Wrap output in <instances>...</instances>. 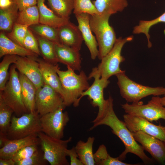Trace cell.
<instances>
[{"label":"cell","mask_w":165,"mask_h":165,"mask_svg":"<svg viewBox=\"0 0 165 165\" xmlns=\"http://www.w3.org/2000/svg\"><path fill=\"white\" fill-rule=\"evenodd\" d=\"M23 46L38 56L41 55L37 39L29 28L24 40Z\"/></svg>","instance_id":"37"},{"label":"cell","mask_w":165,"mask_h":165,"mask_svg":"<svg viewBox=\"0 0 165 165\" xmlns=\"http://www.w3.org/2000/svg\"><path fill=\"white\" fill-rule=\"evenodd\" d=\"M65 107L62 105L56 110L40 116L42 132L55 138H63L64 128L70 119L68 112L63 111Z\"/></svg>","instance_id":"10"},{"label":"cell","mask_w":165,"mask_h":165,"mask_svg":"<svg viewBox=\"0 0 165 165\" xmlns=\"http://www.w3.org/2000/svg\"><path fill=\"white\" fill-rule=\"evenodd\" d=\"M17 57V55H6L0 63V92L3 90L9 79V67L11 64L16 62Z\"/></svg>","instance_id":"33"},{"label":"cell","mask_w":165,"mask_h":165,"mask_svg":"<svg viewBox=\"0 0 165 165\" xmlns=\"http://www.w3.org/2000/svg\"><path fill=\"white\" fill-rule=\"evenodd\" d=\"M36 57L17 56L16 61L14 64L19 73L29 79L37 89L43 86L44 83Z\"/></svg>","instance_id":"15"},{"label":"cell","mask_w":165,"mask_h":165,"mask_svg":"<svg viewBox=\"0 0 165 165\" xmlns=\"http://www.w3.org/2000/svg\"><path fill=\"white\" fill-rule=\"evenodd\" d=\"M159 96H154L146 104L142 101L127 102L121 105L126 114L142 117L150 122L157 121L160 119L165 120V108L160 102Z\"/></svg>","instance_id":"9"},{"label":"cell","mask_w":165,"mask_h":165,"mask_svg":"<svg viewBox=\"0 0 165 165\" xmlns=\"http://www.w3.org/2000/svg\"><path fill=\"white\" fill-rule=\"evenodd\" d=\"M108 99V103L106 110L103 113L97 114L92 122L93 125L89 130L100 125L109 127L112 132L120 139L125 147V150L118 157L119 160H124L127 154L130 153L138 157L146 164L153 163V160L145 154L143 148L137 143L124 121L120 120L116 115L113 108L112 97L110 96Z\"/></svg>","instance_id":"1"},{"label":"cell","mask_w":165,"mask_h":165,"mask_svg":"<svg viewBox=\"0 0 165 165\" xmlns=\"http://www.w3.org/2000/svg\"><path fill=\"white\" fill-rule=\"evenodd\" d=\"M40 116L36 112L13 116L7 133L9 139L24 138L42 131Z\"/></svg>","instance_id":"8"},{"label":"cell","mask_w":165,"mask_h":165,"mask_svg":"<svg viewBox=\"0 0 165 165\" xmlns=\"http://www.w3.org/2000/svg\"><path fill=\"white\" fill-rule=\"evenodd\" d=\"M58 62L69 66L74 71L80 72L81 59L79 51L61 43L54 42Z\"/></svg>","instance_id":"16"},{"label":"cell","mask_w":165,"mask_h":165,"mask_svg":"<svg viewBox=\"0 0 165 165\" xmlns=\"http://www.w3.org/2000/svg\"><path fill=\"white\" fill-rule=\"evenodd\" d=\"M111 15L107 13L90 15V24L95 35L98 47V57L101 60L112 50L117 39L109 23Z\"/></svg>","instance_id":"3"},{"label":"cell","mask_w":165,"mask_h":165,"mask_svg":"<svg viewBox=\"0 0 165 165\" xmlns=\"http://www.w3.org/2000/svg\"><path fill=\"white\" fill-rule=\"evenodd\" d=\"M16 23L29 27L39 24V14L37 6H33L19 11Z\"/></svg>","instance_id":"29"},{"label":"cell","mask_w":165,"mask_h":165,"mask_svg":"<svg viewBox=\"0 0 165 165\" xmlns=\"http://www.w3.org/2000/svg\"><path fill=\"white\" fill-rule=\"evenodd\" d=\"M38 41L41 54L46 61L56 65L58 62L55 52L54 42L41 36L35 35Z\"/></svg>","instance_id":"28"},{"label":"cell","mask_w":165,"mask_h":165,"mask_svg":"<svg viewBox=\"0 0 165 165\" xmlns=\"http://www.w3.org/2000/svg\"><path fill=\"white\" fill-rule=\"evenodd\" d=\"M40 142L37 134L16 139H9L0 149V158L12 159L14 154L24 147L29 145L38 144Z\"/></svg>","instance_id":"19"},{"label":"cell","mask_w":165,"mask_h":165,"mask_svg":"<svg viewBox=\"0 0 165 165\" xmlns=\"http://www.w3.org/2000/svg\"><path fill=\"white\" fill-rule=\"evenodd\" d=\"M159 100L160 103L163 106H165V95L162 97H159Z\"/></svg>","instance_id":"45"},{"label":"cell","mask_w":165,"mask_h":165,"mask_svg":"<svg viewBox=\"0 0 165 165\" xmlns=\"http://www.w3.org/2000/svg\"><path fill=\"white\" fill-rule=\"evenodd\" d=\"M116 76L121 95L127 102H138L150 95H165V87H151L138 83L129 78L126 75L125 72Z\"/></svg>","instance_id":"4"},{"label":"cell","mask_w":165,"mask_h":165,"mask_svg":"<svg viewBox=\"0 0 165 165\" xmlns=\"http://www.w3.org/2000/svg\"><path fill=\"white\" fill-rule=\"evenodd\" d=\"M13 112V109L0 96V132L7 134Z\"/></svg>","instance_id":"32"},{"label":"cell","mask_w":165,"mask_h":165,"mask_svg":"<svg viewBox=\"0 0 165 165\" xmlns=\"http://www.w3.org/2000/svg\"><path fill=\"white\" fill-rule=\"evenodd\" d=\"M50 8L57 16L69 19L73 10L74 0H46Z\"/></svg>","instance_id":"27"},{"label":"cell","mask_w":165,"mask_h":165,"mask_svg":"<svg viewBox=\"0 0 165 165\" xmlns=\"http://www.w3.org/2000/svg\"><path fill=\"white\" fill-rule=\"evenodd\" d=\"M44 84L48 85L58 93L62 98L63 93L61 82L57 73V64L54 65L44 59L36 58ZM63 99V98H62Z\"/></svg>","instance_id":"20"},{"label":"cell","mask_w":165,"mask_h":165,"mask_svg":"<svg viewBox=\"0 0 165 165\" xmlns=\"http://www.w3.org/2000/svg\"><path fill=\"white\" fill-rule=\"evenodd\" d=\"M14 2L13 0H0V9H5L11 6Z\"/></svg>","instance_id":"42"},{"label":"cell","mask_w":165,"mask_h":165,"mask_svg":"<svg viewBox=\"0 0 165 165\" xmlns=\"http://www.w3.org/2000/svg\"><path fill=\"white\" fill-rule=\"evenodd\" d=\"M67 68L66 71H63L60 70L58 64L56 67L63 93V104L66 107L73 104L76 107L79 105V100L82 94L90 86L89 79L83 71L77 74L69 67Z\"/></svg>","instance_id":"2"},{"label":"cell","mask_w":165,"mask_h":165,"mask_svg":"<svg viewBox=\"0 0 165 165\" xmlns=\"http://www.w3.org/2000/svg\"><path fill=\"white\" fill-rule=\"evenodd\" d=\"M73 13L75 14L86 13L90 15L98 14L91 0H74Z\"/></svg>","instance_id":"34"},{"label":"cell","mask_w":165,"mask_h":165,"mask_svg":"<svg viewBox=\"0 0 165 165\" xmlns=\"http://www.w3.org/2000/svg\"><path fill=\"white\" fill-rule=\"evenodd\" d=\"M0 165H15V162L12 159L0 158Z\"/></svg>","instance_id":"44"},{"label":"cell","mask_w":165,"mask_h":165,"mask_svg":"<svg viewBox=\"0 0 165 165\" xmlns=\"http://www.w3.org/2000/svg\"><path fill=\"white\" fill-rule=\"evenodd\" d=\"M164 164H165V163Z\"/></svg>","instance_id":"46"},{"label":"cell","mask_w":165,"mask_h":165,"mask_svg":"<svg viewBox=\"0 0 165 165\" xmlns=\"http://www.w3.org/2000/svg\"><path fill=\"white\" fill-rule=\"evenodd\" d=\"M19 76L24 104L28 112H35V97L37 89L25 76L19 73Z\"/></svg>","instance_id":"23"},{"label":"cell","mask_w":165,"mask_h":165,"mask_svg":"<svg viewBox=\"0 0 165 165\" xmlns=\"http://www.w3.org/2000/svg\"><path fill=\"white\" fill-rule=\"evenodd\" d=\"M38 145H32L24 147L16 153L12 159L16 162L31 157L39 151Z\"/></svg>","instance_id":"38"},{"label":"cell","mask_w":165,"mask_h":165,"mask_svg":"<svg viewBox=\"0 0 165 165\" xmlns=\"http://www.w3.org/2000/svg\"><path fill=\"white\" fill-rule=\"evenodd\" d=\"M62 105H64L62 97L50 86L44 84L37 89L35 111L40 116L56 110Z\"/></svg>","instance_id":"12"},{"label":"cell","mask_w":165,"mask_h":165,"mask_svg":"<svg viewBox=\"0 0 165 165\" xmlns=\"http://www.w3.org/2000/svg\"><path fill=\"white\" fill-rule=\"evenodd\" d=\"M161 22L165 23V12L160 16L153 20L140 21L138 24L134 27L133 33L134 34H144L147 38L148 46L150 48L151 47L152 44L150 41L149 29L153 26Z\"/></svg>","instance_id":"30"},{"label":"cell","mask_w":165,"mask_h":165,"mask_svg":"<svg viewBox=\"0 0 165 165\" xmlns=\"http://www.w3.org/2000/svg\"><path fill=\"white\" fill-rule=\"evenodd\" d=\"M124 122L132 133L141 131L165 142V127L156 125L142 117L127 114L123 116Z\"/></svg>","instance_id":"13"},{"label":"cell","mask_w":165,"mask_h":165,"mask_svg":"<svg viewBox=\"0 0 165 165\" xmlns=\"http://www.w3.org/2000/svg\"><path fill=\"white\" fill-rule=\"evenodd\" d=\"M45 0H37V6L39 14V23L58 28L67 24L69 19L57 15L45 4Z\"/></svg>","instance_id":"22"},{"label":"cell","mask_w":165,"mask_h":165,"mask_svg":"<svg viewBox=\"0 0 165 165\" xmlns=\"http://www.w3.org/2000/svg\"><path fill=\"white\" fill-rule=\"evenodd\" d=\"M67 154L70 158V165H83L79 158L75 147L73 146L70 149H68Z\"/></svg>","instance_id":"40"},{"label":"cell","mask_w":165,"mask_h":165,"mask_svg":"<svg viewBox=\"0 0 165 165\" xmlns=\"http://www.w3.org/2000/svg\"><path fill=\"white\" fill-rule=\"evenodd\" d=\"M44 158L51 165H69L67 159L68 145L72 140L70 137L63 140L50 136L42 131L38 133Z\"/></svg>","instance_id":"5"},{"label":"cell","mask_w":165,"mask_h":165,"mask_svg":"<svg viewBox=\"0 0 165 165\" xmlns=\"http://www.w3.org/2000/svg\"><path fill=\"white\" fill-rule=\"evenodd\" d=\"M17 5L19 11H22L28 7L36 5L37 0H13Z\"/></svg>","instance_id":"41"},{"label":"cell","mask_w":165,"mask_h":165,"mask_svg":"<svg viewBox=\"0 0 165 165\" xmlns=\"http://www.w3.org/2000/svg\"><path fill=\"white\" fill-rule=\"evenodd\" d=\"M14 64L10 67L9 79L0 96L18 116L28 112L23 101L19 73Z\"/></svg>","instance_id":"7"},{"label":"cell","mask_w":165,"mask_h":165,"mask_svg":"<svg viewBox=\"0 0 165 165\" xmlns=\"http://www.w3.org/2000/svg\"><path fill=\"white\" fill-rule=\"evenodd\" d=\"M133 38V36L130 35L117 39L112 48L101 59V63L96 67L101 78L108 79L113 75L125 72L120 67V64L125 60L121 55V51L124 44L132 41Z\"/></svg>","instance_id":"6"},{"label":"cell","mask_w":165,"mask_h":165,"mask_svg":"<svg viewBox=\"0 0 165 165\" xmlns=\"http://www.w3.org/2000/svg\"><path fill=\"white\" fill-rule=\"evenodd\" d=\"M95 138L89 137L86 142L79 141L75 147L78 157L83 165H96L93 151Z\"/></svg>","instance_id":"24"},{"label":"cell","mask_w":165,"mask_h":165,"mask_svg":"<svg viewBox=\"0 0 165 165\" xmlns=\"http://www.w3.org/2000/svg\"><path fill=\"white\" fill-rule=\"evenodd\" d=\"M7 55L38 57V55L18 44L1 31L0 34V57Z\"/></svg>","instance_id":"21"},{"label":"cell","mask_w":165,"mask_h":165,"mask_svg":"<svg viewBox=\"0 0 165 165\" xmlns=\"http://www.w3.org/2000/svg\"><path fill=\"white\" fill-rule=\"evenodd\" d=\"M96 165H112L115 158L111 157L108 153L104 145H101L96 152L94 154Z\"/></svg>","instance_id":"36"},{"label":"cell","mask_w":165,"mask_h":165,"mask_svg":"<svg viewBox=\"0 0 165 165\" xmlns=\"http://www.w3.org/2000/svg\"><path fill=\"white\" fill-rule=\"evenodd\" d=\"M29 28L36 35L53 42L61 43L57 28L40 23L31 26Z\"/></svg>","instance_id":"31"},{"label":"cell","mask_w":165,"mask_h":165,"mask_svg":"<svg viewBox=\"0 0 165 165\" xmlns=\"http://www.w3.org/2000/svg\"><path fill=\"white\" fill-rule=\"evenodd\" d=\"M83 40L88 47L91 58L95 60L98 55V45L96 39L93 35L90 24V15L86 13L75 14Z\"/></svg>","instance_id":"17"},{"label":"cell","mask_w":165,"mask_h":165,"mask_svg":"<svg viewBox=\"0 0 165 165\" xmlns=\"http://www.w3.org/2000/svg\"><path fill=\"white\" fill-rule=\"evenodd\" d=\"M9 139L7 134L0 132V147H2Z\"/></svg>","instance_id":"43"},{"label":"cell","mask_w":165,"mask_h":165,"mask_svg":"<svg viewBox=\"0 0 165 165\" xmlns=\"http://www.w3.org/2000/svg\"><path fill=\"white\" fill-rule=\"evenodd\" d=\"M57 29L61 43L79 51L80 50L83 40L78 26L69 21Z\"/></svg>","instance_id":"18"},{"label":"cell","mask_w":165,"mask_h":165,"mask_svg":"<svg viewBox=\"0 0 165 165\" xmlns=\"http://www.w3.org/2000/svg\"><path fill=\"white\" fill-rule=\"evenodd\" d=\"M136 141L139 142L144 150L148 152L157 162L165 163V142L141 131L132 133Z\"/></svg>","instance_id":"14"},{"label":"cell","mask_w":165,"mask_h":165,"mask_svg":"<svg viewBox=\"0 0 165 165\" xmlns=\"http://www.w3.org/2000/svg\"><path fill=\"white\" fill-rule=\"evenodd\" d=\"M28 28V26L15 23L10 32L6 35L13 41L23 47L24 40Z\"/></svg>","instance_id":"35"},{"label":"cell","mask_w":165,"mask_h":165,"mask_svg":"<svg viewBox=\"0 0 165 165\" xmlns=\"http://www.w3.org/2000/svg\"><path fill=\"white\" fill-rule=\"evenodd\" d=\"M88 78L89 80L94 78V81L92 85L82 93L79 99V101L80 102L83 97L88 96L91 105L94 107H98L97 114L102 113L105 110L108 103V99H104V90L110 82L108 79L101 78L96 67L92 69Z\"/></svg>","instance_id":"11"},{"label":"cell","mask_w":165,"mask_h":165,"mask_svg":"<svg viewBox=\"0 0 165 165\" xmlns=\"http://www.w3.org/2000/svg\"><path fill=\"white\" fill-rule=\"evenodd\" d=\"M93 2L98 14L107 13L111 15L122 12L128 5L127 0H95Z\"/></svg>","instance_id":"25"},{"label":"cell","mask_w":165,"mask_h":165,"mask_svg":"<svg viewBox=\"0 0 165 165\" xmlns=\"http://www.w3.org/2000/svg\"><path fill=\"white\" fill-rule=\"evenodd\" d=\"M19 9L14 2L9 7L0 9V29L2 31H10L16 23Z\"/></svg>","instance_id":"26"},{"label":"cell","mask_w":165,"mask_h":165,"mask_svg":"<svg viewBox=\"0 0 165 165\" xmlns=\"http://www.w3.org/2000/svg\"><path fill=\"white\" fill-rule=\"evenodd\" d=\"M48 162L44 158L42 150L38 152L31 157L15 162V165H46Z\"/></svg>","instance_id":"39"}]
</instances>
